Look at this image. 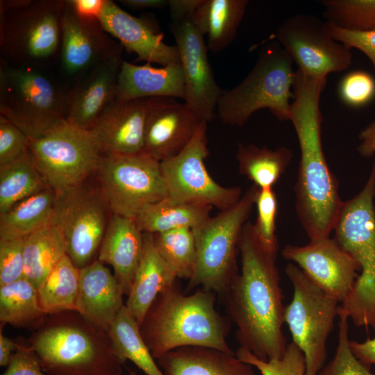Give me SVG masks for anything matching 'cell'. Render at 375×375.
<instances>
[{
  "label": "cell",
  "mask_w": 375,
  "mask_h": 375,
  "mask_svg": "<svg viewBox=\"0 0 375 375\" xmlns=\"http://www.w3.org/2000/svg\"><path fill=\"white\" fill-rule=\"evenodd\" d=\"M153 97L185 100V88L180 63L155 67L123 61L119 74L117 99L128 101Z\"/></svg>",
  "instance_id": "obj_25"
},
{
  "label": "cell",
  "mask_w": 375,
  "mask_h": 375,
  "mask_svg": "<svg viewBox=\"0 0 375 375\" xmlns=\"http://www.w3.org/2000/svg\"><path fill=\"white\" fill-rule=\"evenodd\" d=\"M49 375H121L123 363L108 332L76 310L47 315L28 339Z\"/></svg>",
  "instance_id": "obj_4"
},
{
  "label": "cell",
  "mask_w": 375,
  "mask_h": 375,
  "mask_svg": "<svg viewBox=\"0 0 375 375\" xmlns=\"http://www.w3.org/2000/svg\"><path fill=\"white\" fill-rule=\"evenodd\" d=\"M290 55L277 42L259 53L246 77L223 92L217 115L224 124L241 127L261 109H268L280 121H290L296 70Z\"/></svg>",
  "instance_id": "obj_6"
},
{
  "label": "cell",
  "mask_w": 375,
  "mask_h": 375,
  "mask_svg": "<svg viewBox=\"0 0 375 375\" xmlns=\"http://www.w3.org/2000/svg\"><path fill=\"white\" fill-rule=\"evenodd\" d=\"M47 316L35 288L26 278L0 286V322L18 328L38 326Z\"/></svg>",
  "instance_id": "obj_34"
},
{
  "label": "cell",
  "mask_w": 375,
  "mask_h": 375,
  "mask_svg": "<svg viewBox=\"0 0 375 375\" xmlns=\"http://www.w3.org/2000/svg\"><path fill=\"white\" fill-rule=\"evenodd\" d=\"M28 150L57 197L85 183L96 172L103 154L90 131L67 121L43 135L29 138Z\"/></svg>",
  "instance_id": "obj_10"
},
{
  "label": "cell",
  "mask_w": 375,
  "mask_h": 375,
  "mask_svg": "<svg viewBox=\"0 0 375 375\" xmlns=\"http://www.w3.org/2000/svg\"><path fill=\"white\" fill-rule=\"evenodd\" d=\"M122 51L101 61L66 94V121L90 131L117 102Z\"/></svg>",
  "instance_id": "obj_18"
},
{
  "label": "cell",
  "mask_w": 375,
  "mask_h": 375,
  "mask_svg": "<svg viewBox=\"0 0 375 375\" xmlns=\"http://www.w3.org/2000/svg\"><path fill=\"white\" fill-rule=\"evenodd\" d=\"M157 362L165 375H255L253 366L234 353L203 347L170 351Z\"/></svg>",
  "instance_id": "obj_27"
},
{
  "label": "cell",
  "mask_w": 375,
  "mask_h": 375,
  "mask_svg": "<svg viewBox=\"0 0 375 375\" xmlns=\"http://www.w3.org/2000/svg\"><path fill=\"white\" fill-rule=\"evenodd\" d=\"M153 235L157 251L177 278L192 276L197 262L194 235L190 228H180Z\"/></svg>",
  "instance_id": "obj_37"
},
{
  "label": "cell",
  "mask_w": 375,
  "mask_h": 375,
  "mask_svg": "<svg viewBox=\"0 0 375 375\" xmlns=\"http://www.w3.org/2000/svg\"><path fill=\"white\" fill-rule=\"evenodd\" d=\"M324 292L342 303L351 292L360 267L330 237L311 240L304 246L286 245L281 251Z\"/></svg>",
  "instance_id": "obj_17"
},
{
  "label": "cell",
  "mask_w": 375,
  "mask_h": 375,
  "mask_svg": "<svg viewBox=\"0 0 375 375\" xmlns=\"http://www.w3.org/2000/svg\"><path fill=\"white\" fill-rule=\"evenodd\" d=\"M1 375H49L29 344H20Z\"/></svg>",
  "instance_id": "obj_46"
},
{
  "label": "cell",
  "mask_w": 375,
  "mask_h": 375,
  "mask_svg": "<svg viewBox=\"0 0 375 375\" xmlns=\"http://www.w3.org/2000/svg\"><path fill=\"white\" fill-rule=\"evenodd\" d=\"M204 121L185 102L149 98L144 151L159 162L178 154Z\"/></svg>",
  "instance_id": "obj_20"
},
{
  "label": "cell",
  "mask_w": 375,
  "mask_h": 375,
  "mask_svg": "<svg viewBox=\"0 0 375 375\" xmlns=\"http://www.w3.org/2000/svg\"><path fill=\"white\" fill-rule=\"evenodd\" d=\"M143 247V233L135 219L112 214L97 258L112 267L125 295L130 292Z\"/></svg>",
  "instance_id": "obj_24"
},
{
  "label": "cell",
  "mask_w": 375,
  "mask_h": 375,
  "mask_svg": "<svg viewBox=\"0 0 375 375\" xmlns=\"http://www.w3.org/2000/svg\"><path fill=\"white\" fill-rule=\"evenodd\" d=\"M292 156V150L286 147L272 149L254 144L239 143L236 153L240 173L261 190L273 188Z\"/></svg>",
  "instance_id": "obj_32"
},
{
  "label": "cell",
  "mask_w": 375,
  "mask_h": 375,
  "mask_svg": "<svg viewBox=\"0 0 375 375\" xmlns=\"http://www.w3.org/2000/svg\"><path fill=\"white\" fill-rule=\"evenodd\" d=\"M130 375H137V374L134 371H128Z\"/></svg>",
  "instance_id": "obj_53"
},
{
  "label": "cell",
  "mask_w": 375,
  "mask_h": 375,
  "mask_svg": "<svg viewBox=\"0 0 375 375\" xmlns=\"http://www.w3.org/2000/svg\"><path fill=\"white\" fill-rule=\"evenodd\" d=\"M258 188L253 185L233 206L210 217L192 229L197 248L194 274L187 290L199 287L224 297L238 272L236 253L242 228L248 221Z\"/></svg>",
  "instance_id": "obj_7"
},
{
  "label": "cell",
  "mask_w": 375,
  "mask_h": 375,
  "mask_svg": "<svg viewBox=\"0 0 375 375\" xmlns=\"http://www.w3.org/2000/svg\"><path fill=\"white\" fill-rule=\"evenodd\" d=\"M66 94L31 67H0V115L35 138L66 121Z\"/></svg>",
  "instance_id": "obj_8"
},
{
  "label": "cell",
  "mask_w": 375,
  "mask_h": 375,
  "mask_svg": "<svg viewBox=\"0 0 375 375\" xmlns=\"http://www.w3.org/2000/svg\"><path fill=\"white\" fill-rule=\"evenodd\" d=\"M212 206L165 198L143 208L134 218L142 233H158L180 228L194 229L210 217Z\"/></svg>",
  "instance_id": "obj_29"
},
{
  "label": "cell",
  "mask_w": 375,
  "mask_h": 375,
  "mask_svg": "<svg viewBox=\"0 0 375 375\" xmlns=\"http://www.w3.org/2000/svg\"><path fill=\"white\" fill-rule=\"evenodd\" d=\"M235 353L240 360L256 367L261 375H306L304 355L293 342L288 344L285 354L278 359L262 360L240 347Z\"/></svg>",
  "instance_id": "obj_40"
},
{
  "label": "cell",
  "mask_w": 375,
  "mask_h": 375,
  "mask_svg": "<svg viewBox=\"0 0 375 375\" xmlns=\"http://www.w3.org/2000/svg\"><path fill=\"white\" fill-rule=\"evenodd\" d=\"M326 83L297 69L290 109L301 152L295 208L310 240L330 237L344 202L322 147L320 98Z\"/></svg>",
  "instance_id": "obj_2"
},
{
  "label": "cell",
  "mask_w": 375,
  "mask_h": 375,
  "mask_svg": "<svg viewBox=\"0 0 375 375\" xmlns=\"http://www.w3.org/2000/svg\"><path fill=\"white\" fill-rule=\"evenodd\" d=\"M119 2L132 10L162 8L169 4V0H120Z\"/></svg>",
  "instance_id": "obj_52"
},
{
  "label": "cell",
  "mask_w": 375,
  "mask_h": 375,
  "mask_svg": "<svg viewBox=\"0 0 375 375\" xmlns=\"http://www.w3.org/2000/svg\"><path fill=\"white\" fill-rule=\"evenodd\" d=\"M61 62L69 74L88 72L101 61L122 51L110 38L99 19L78 16L69 1H64L61 12Z\"/></svg>",
  "instance_id": "obj_19"
},
{
  "label": "cell",
  "mask_w": 375,
  "mask_h": 375,
  "mask_svg": "<svg viewBox=\"0 0 375 375\" xmlns=\"http://www.w3.org/2000/svg\"><path fill=\"white\" fill-rule=\"evenodd\" d=\"M19 342H15L14 340L5 336L0 331V365L6 367L13 355L19 347Z\"/></svg>",
  "instance_id": "obj_51"
},
{
  "label": "cell",
  "mask_w": 375,
  "mask_h": 375,
  "mask_svg": "<svg viewBox=\"0 0 375 375\" xmlns=\"http://www.w3.org/2000/svg\"><path fill=\"white\" fill-rule=\"evenodd\" d=\"M327 22L341 28L368 31L375 29V0H322Z\"/></svg>",
  "instance_id": "obj_38"
},
{
  "label": "cell",
  "mask_w": 375,
  "mask_h": 375,
  "mask_svg": "<svg viewBox=\"0 0 375 375\" xmlns=\"http://www.w3.org/2000/svg\"><path fill=\"white\" fill-rule=\"evenodd\" d=\"M338 316L339 331L335 354L318 375H375L371 372L369 366L360 362L351 350L347 315L339 308Z\"/></svg>",
  "instance_id": "obj_39"
},
{
  "label": "cell",
  "mask_w": 375,
  "mask_h": 375,
  "mask_svg": "<svg viewBox=\"0 0 375 375\" xmlns=\"http://www.w3.org/2000/svg\"><path fill=\"white\" fill-rule=\"evenodd\" d=\"M95 173L116 215L134 219L146 206L167 196L160 162L144 151L103 153Z\"/></svg>",
  "instance_id": "obj_12"
},
{
  "label": "cell",
  "mask_w": 375,
  "mask_h": 375,
  "mask_svg": "<svg viewBox=\"0 0 375 375\" xmlns=\"http://www.w3.org/2000/svg\"><path fill=\"white\" fill-rule=\"evenodd\" d=\"M216 293L202 288L184 294L176 283L155 299L140 326L156 360L174 349L203 347L234 353L226 338L228 319L215 308Z\"/></svg>",
  "instance_id": "obj_3"
},
{
  "label": "cell",
  "mask_w": 375,
  "mask_h": 375,
  "mask_svg": "<svg viewBox=\"0 0 375 375\" xmlns=\"http://www.w3.org/2000/svg\"><path fill=\"white\" fill-rule=\"evenodd\" d=\"M207 122L202 121L188 144L176 156L160 162L167 197L178 202L197 203L225 210L242 197L240 187H225L208 173Z\"/></svg>",
  "instance_id": "obj_13"
},
{
  "label": "cell",
  "mask_w": 375,
  "mask_h": 375,
  "mask_svg": "<svg viewBox=\"0 0 375 375\" xmlns=\"http://www.w3.org/2000/svg\"><path fill=\"white\" fill-rule=\"evenodd\" d=\"M79 270L66 254L37 290L40 305L47 315L76 310Z\"/></svg>",
  "instance_id": "obj_36"
},
{
  "label": "cell",
  "mask_w": 375,
  "mask_h": 375,
  "mask_svg": "<svg viewBox=\"0 0 375 375\" xmlns=\"http://www.w3.org/2000/svg\"><path fill=\"white\" fill-rule=\"evenodd\" d=\"M169 28L176 41L184 76V102L201 119L210 122L215 117L224 90L213 75L204 35L192 19L171 22Z\"/></svg>",
  "instance_id": "obj_16"
},
{
  "label": "cell",
  "mask_w": 375,
  "mask_h": 375,
  "mask_svg": "<svg viewBox=\"0 0 375 375\" xmlns=\"http://www.w3.org/2000/svg\"><path fill=\"white\" fill-rule=\"evenodd\" d=\"M349 346L354 356L363 364H375V338L362 342L350 340Z\"/></svg>",
  "instance_id": "obj_49"
},
{
  "label": "cell",
  "mask_w": 375,
  "mask_h": 375,
  "mask_svg": "<svg viewBox=\"0 0 375 375\" xmlns=\"http://www.w3.org/2000/svg\"><path fill=\"white\" fill-rule=\"evenodd\" d=\"M275 38L303 74L327 78L348 69L351 49L335 40L326 22L311 14H296L278 28Z\"/></svg>",
  "instance_id": "obj_15"
},
{
  "label": "cell",
  "mask_w": 375,
  "mask_h": 375,
  "mask_svg": "<svg viewBox=\"0 0 375 375\" xmlns=\"http://www.w3.org/2000/svg\"><path fill=\"white\" fill-rule=\"evenodd\" d=\"M149 100L117 101L90 131L103 153L144 151Z\"/></svg>",
  "instance_id": "obj_22"
},
{
  "label": "cell",
  "mask_w": 375,
  "mask_h": 375,
  "mask_svg": "<svg viewBox=\"0 0 375 375\" xmlns=\"http://www.w3.org/2000/svg\"><path fill=\"white\" fill-rule=\"evenodd\" d=\"M375 160L362 189L344 201L333 239L358 263L360 274L340 306L358 327L375 331Z\"/></svg>",
  "instance_id": "obj_5"
},
{
  "label": "cell",
  "mask_w": 375,
  "mask_h": 375,
  "mask_svg": "<svg viewBox=\"0 0 375 375\" xmlns=\"http://www.w3.org/2000/svg\"><path fill=\"white\" fill-rule=\"evenodd\" d=\"M67 254L63 239L52 222L24 238V278L38 290Z\"/></svg>",
  "instance_id": "obj_31"
},
{
  "label": "cell",
  "mask_w": 375,
  "mask_h": 375,
  "mask_svg": "<svg viewBox=\"0 0 375 375\" xmlns=\"http://www.w3.org/2000/svg\"><path fill=\"white\" fill-rule=\"evenodd\" d=\"M24 277V238H0V286Z\"/></svg>",
  "instance_id": "obj_43"
},
{
  "label": "cell",
  "mask_w": 375,
  "mask_h": 375,
  "mask_svg": "<svg viewBox=\"0 0 375 375\" xmlns=\"http://www.w3.org/2000/svg\"><path fill=\"white\" fill-rule=\"evenodd\" d=\"M332 37L349 48L357 49L364 53L372 63L375 72V29L368 31H350L338 27L326 22Z\"/></svg>",
  "instance_id": "obj_45"
},
{
  "label": "cell",
  "mask_w": 375,
  "mask_h": 375,
  "mask_svg": "<svg viewBox=\"0 0 375 375\" xmlns=\"http://www.w3.org/2000/svg\"><path fill=\"white\" fill-rule=\"evenodd\" d=\"M360 144L358 153L364 157H369L375 154V122L367 125L358 135Z\"/></svg>",
  "instance_id": "obj_50"
},
{
  "label": "cell",
  "mask_w": 375,
  "mask_h": 375,
  "mask_svg": "<svg viewBox=\"0 0 375 375\" xmlns=\"http://www.w3.org/2000/svg\"><path fill=\"white\" fill-rule=\"evenodd\" d=\"M338 94L341 100L349 106H364L375 96V79L363 71L351 72L342 78Z\"/></svg>",
  "instance_id": "obj_42"
},
{
  "label": "cell",
  "mask_w": 375,
  "mask_h": 375,
  "mask_svg": "<svg viewBox=\"0 0 375 375\" xmlns=\"http://www.w3.org/2000/svg\"><path fill=\"white\" fill-rule=\"evenodd\" d=\"M108 334L115 351L124 364L129 360L147 375H165L144 342L136 320L124 306Z\"/></svg>",
  "instance_id": "obj_33"
},
{
  "label": "cell",
  "mask_w": 375,
  "mask_h": 375,
  "mask_svg": "<svg viewBox=\"0 0 375 375\" xmlns=\"http://www.w3.org/2000/svg\"><path fill=\"white\" fill-rule=\"evenodd\" d=\"M255 206L257 210L256 221L253 224L255 233L267 249L278 252V242L276 235L278 201L273 188H258Z\"/></svg>",
  "instance_id": "obj_41"
},
{
  "label": "cell",
  "mask_w": 375,
  "mask_h": 375,
  "mask_svg": "<svg viewBox=\"0 0 375 375\" xmlns=\"http://www.w3.org/2000/svg\"><path fill=\"white\" fill-rule=\"evenodd\" d=\"M103 30L119 40L137 60L157 63L162 66L180 63L176 45L163 41V35L157 32L146 20L135 17L107 0L99 19Z\"/></svg>",
  "instance_id": "obj_21"
},
{
  "label": "cell",
  "mask_w": 375,
  "mask_h": 375,
  "mask_svg": "<svg viewBox=\"0 0 375 375\" xmlns=\"http://www.w3.org/2000/svg\"><path fill=\"white\" fill-rule=\"evenodd\" d=\"M285 272L293 286V297L284 308V322L292 342L306 360V375H318L326 358V341L338 315L339 301L324 292L297 265Z\"/></svg>",
  "instance_id": "obj_11"
},
{
  "label": "cell",
  "mask_w": 375,
  "mask_h": 375,
  "mask_svg": "<svg viewBox=\"0 0 375 375\" xmlns=\"http://www.w3.org/2000/svg\"><path fill=\"white\" fill-rule=\"evenodd\" d=\"M110 210L99 185L86 182L57 197L52 224L65 244L67 255L81 269L92 263L107 228Z\"/></svg>",
  "instance_id": "obj_14"
},
{
  "label": "cell",
  "mask_w": 375,
  "mask_h": 375,
  "mask_svg": "<svg viewBox=\"0 0 375 375\" xmlns=\"http://www.w3.org/2000/svg\"><path fill=\"white\" fill-rule=\"evenodd\" d=\"M202 0H169L172 22L191 20Z\"/></svg>",
  "instance_id": "obj_47"
},
{
  "label": "cell",
  "mask_w": 375,
  "mask_h": 375,
  "mask_svg": "<svg viewBox=\"0 0 375 375\" xmlns=\"http://www.w3.org/2000/svg\"><path fill=\"white\" fill-rule=\"evenodd\" d=\"M248 4L247 0H202L192 21L207 35L208 49L218 53L233 42Z\"/></svg>",
  "instance_id": "obj_28"
},
{
  "label": "cell",
  "mask_w": 375,
  "mask_h": 375,
  "mask_svg": "<svg viewBox=\"0 0 375 375\" xmlns=\"http://www.w3.org/2000/svg\"><path fill=\"white\" fill-rule=\"evenodd\" d=\"M123 295L114 274L97 258L80 269L75 310L93 325L108 332L125 306Z\"/></svg>",
  "instance_id": "obj_23"
},
{
  "label": "cell",
  "mask_w": 375,
  "mask_h": 375,
  "mask_svg": "<svg viewBox=\"0 0 375 375\" xmlns=\"http://www.w3.org/2000/svg\"><path fill=\"white\" fill-rule=\"evenodd\" d=\"M143 235L142 257L125 304L139 326L157 297L177 278L157 251L153 235L143 233Z\"/></svg>",
  "instance_id": "obj_26"
},
{
  "label": "cell",
  "mask_w": 375,
  "mask_h": 375,
  "mask_svg": "<svg viewBox=\"0 0 375 375\" xmlns=\"http://www.w3.org/2000/svg\"><path fill=\"white\" fill-rule=\"evenodd\" d=\"M64 1H1L0 44L12 60L31 67L53 56L61 43Z\"/></svg>",
  "instance_id": "obj_9"
},
{
  "label": "cell",
  "mask_w": 375,
  "mask_h": 375,
  "mask_svg": "<svg viewBox=\"0 0 375 375\" xmlns=\"http://www.w3.org/2000/svg\"><path fill=\"white\" fill-rule=\"evenodd\" d=\"M57 197L56 193L47 188L0 214V238H24L51 224Z\"/></svg>",
  "instance_id": "obj_30"
},
{
  "label": "cell",
  "mask_w": 375,
  "mask_h": 375,
  "mask_svg": "<svg viewBox=\"0 0 375 375\" xmlns=\"http://www.w3.org/2000/svg\"><path fill=\"white\" fill-rule=\"evenodd\" d=\"M238 249L240 271L224 295L229 318L237 327L236 339L240 347L262 360L281 358L288 344L282 329L285 307L278 252L261 244L249 221L242 228Z\"/></svg>",
  "instance_id": "obj_1"
},
{
  "label": "cell",
  "mask_w": 375,
  "mask_h": 375,
  "mask_svg": "<svg viewBox=\"0 0 375 375\" xmlns=\"http://www.w3.org/2000/svg\"><path fill=\"white\" fill-rule=\"evenodd\" d=\"M47 188L29 150L17 160L0 165V214Z\"/></svg>",
  "instance_id": "obj_35"
},
{
  "label": "cell",
  "mask_w": 375,
  "mask_h": 375,
  "mask_svg": "<svg viewBox=\"0 0 375 375\" xmlns=\"http://www.w3.org/2000/svg\"><path fill=\"white\" fill-rule=\"evenodd\" d=\"M29 148V138L17 126L0 115V165L12 162Z\"/></svg>",
  "instance_id": "obj_44"
},
{
  "label": "cell",
  "mask_w": 375,
  "mask_h": 375,
  "mask_svg": "<svg viewBox=\"0 0 375 375\" xmlns=\"http://www.w3.org/2000/svg\"><path fill=\"white\" fill-rule=\"evenodd\" d=\"M107 0H70L75 12L82 18L99 19Z\"/></svg>",
  "instance_id": "obj_48"
}]
</instances>
